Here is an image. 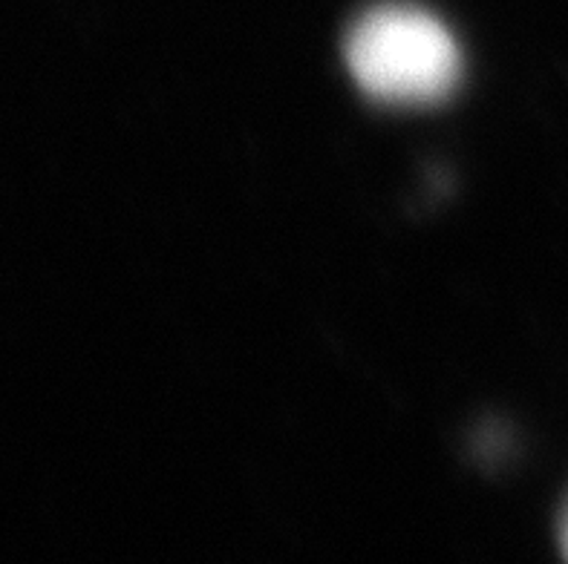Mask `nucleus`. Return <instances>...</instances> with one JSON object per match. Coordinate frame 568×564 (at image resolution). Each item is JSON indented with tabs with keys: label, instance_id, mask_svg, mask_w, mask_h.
Wrapping results in <instances>:
<instances>
[{
	"label": "nucleus",
	"instance_id": "f257e3e1",
	"mask_svg": "<svg viewBox=\"0 0 568 564\" xmlns=\"http://www.w3.org/2000/svg\"><path fill=\"white\" fill-rule=\"evenodd\" d=\"M344 61L384 104H436L462 79V50L442 18L413 3H378L349 27Z\"/></svg>",
	"mask_w": 568,
	"mask_h": 564
},
{
	"label": "nucleus",
	"instance_id": "f03ea898",
	"mask_svg": "<svg viewBox=\"0 0 568 564\" xmlns=\"http://www.w3.org/2000/svg\"><path fill=\"white\" fill-rule=\"evenodd\" d=\"M560 542H562V553L568 556V510L566 515H562V530H560Z\"/></svg>",
	"mask_w": 568,
	"mask_h": 564
}]
</instances>
